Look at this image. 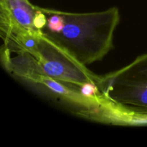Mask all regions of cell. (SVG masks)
<instances>
[{
    "label": "cell",
    "instance_id": "6da1fadb",
    "mask_svg": "<svg viewBox=\"0 0 147 147\" xmlns=\"http://www.w3.org/2000/svg\"><path fill=\"white\" fill-rule=\"evenodd\" d=\"M65 20L59 32L41 33L83 65L101 60L113 47L120 21L117 7L96 12L61 11Z\"/></svg>",
    "mask_w": 147,
    "mask_h": 147
},
{
    "label": "cell",
    "instance_id": "7a4b0ae2",
    "mask_svg": "<svg viewBox=\"0 0 147 147\" xmlns=\"http://www.w3.org/2000/svg\"><path fill=\"white\" fill-rule=\"evenodd\" d=\"M100 103L129 124H147V53L99 78Z\"/></svg>",
    "mask_w": 147,
    "mask_h": 147
},
{
    "label": "cell",
    "instance_id": "3957f363",
    "mask_svg": "<svg viewBox=\"0 0 147 147\" xmlns=\"http://www.w3.org/2000/svg\"><path fill=\"white\" fill-rule=\"evenodd\" d=\"M33 54L45 78L76 86L87 83L97 84L100 78L42 34L39 35L37 48Z\"/></svg>",
    "mask_w": 147,
    "mask_h": 147
},
{
    "label": "cell",
    "instance_id": "277c9868",
    "mask_svg": "<svg viewBox=\"0 0 147 147\" xmlns=\"http://www.w3.org/2000/svg\"><path fill=\"white\" fill-rule=\"evenodd\" d=\"M1 37L14 32L40 34L34 24L37 6L29 0H0Z\"/></svg>",
    "mask_w": 147,
    "mask_h": 147
},
{
    "label": "cell",
    "instance_id": "5b68a950",
    "mask_svg": "<svg viewBox=\"0 0 147 147\" xmlns=\"http://www.w3.org/2000/svg\"><path fill=\"white\" fill-rule=\"evenodd\" d=\"M47 23V16L42 11L41 7H37V12L34 19V27L39 30L41 31Z\"/></svg>",
    "mask_w": 147,
    "mask_h": 147
}]
</instances>
